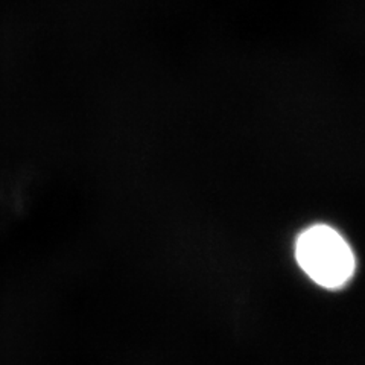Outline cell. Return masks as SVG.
<instances>
[{
	"label": "cell",
	"instance_id": "1",
	"mask_svg": "<svg viewBox=\"0 0 365 365\" xmlns=\"http://www.w3.org/2000/svg\"><path fill=\"white\" fill-rule=\"evenodd\" d=\"M295 257L307 276L329 289L344 287L356 267L355 255L346 239L324 224L306 228L299 236Z\"/></svg>",
	"mask_w": 365,
	"mask_h": 365
}]
</instances>
